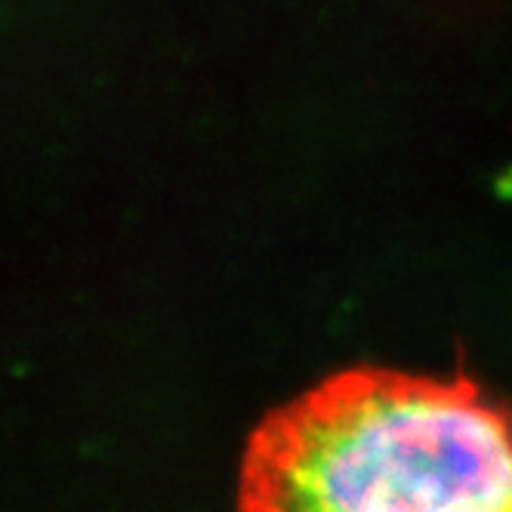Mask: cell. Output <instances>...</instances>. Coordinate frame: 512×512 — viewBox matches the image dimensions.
I'll use <instances>...</instances> for the list:
<instances>
[{"instance_id":"obj_1","label":"cell","mask_w":512,"mask_h":512,"mask_svg":"<svg viewBox=\"0 0 512 512\" xmlns=\"http://www.w3.org/2000/svg\"><path fill=\"white\" fill-rule=\"evenodd\" d=\"M238 512H512V405L469 377L346 368L250 432Z\"/></svg>"}]
</instances>
